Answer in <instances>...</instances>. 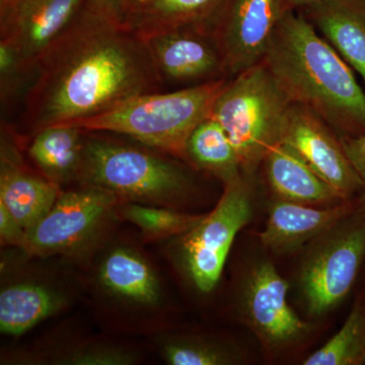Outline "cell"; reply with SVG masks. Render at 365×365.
I'll use <instances>...</instances> for the list:
<instances>
[{"mask_svg":"<svg viewBox=\"0 0 365 365\" xmlns=\"http://www.w3.org/2000/svg\"><path fill=\"white\" fill-rule=\"evenodd\" d=\"M360 196L328 206L275 199L269 207L266 227L259 235L260 241L276 254L297 251L349 215L359 203Z\"/></svg>","mask_w":365,"mask_h":365,"instance_id":"obj_14","label":"cell"},{"mask_svg":"<svg viewBox=\"0 0 365 365\" xmlns=\"http://www.w3.org/2000/svg\"><path fill=\"white\" fill-rule=\"evenodd\" d=\"M59 185L31 172L13 146L1 143L0 202L28 230L53 207L60 194Z\"/></svg>","mask_w":365,"mask_h":365,"instance_id":"obj_16","label":"cell"},{"mask_svg":"<svg viewBox=\"0 0 365 365\" xmlns=\"http://www.w3.org/2000/svg\"><path fill=\"white\" fill-rule=\"evenodd\" d=\"M160 81H203L225 71L222 54L215 43L182 29L143 36Z\"/></svg>","mask_w":365,"mask_h":365,"instance_id":"obj_13","label":"cell"},{"mask_svg":"<svg viewBox=\"0 0 365 365\" xmlns=\"http://www.w3.org/2000/svg\"><path fill=\"white\" fill-rule=\"evenodd\" d=\"M119 200L111 192L90 185L60 192L51 210L26 230L23 249L48 257L86 248L110 222Z\"/></svg>","mask_w":365,"mask_h":365,"instance_id":"obj_8","label":"cell"},{"mask_svg":"<svg viewBox=\"0 0 365 365\" xmlns=\"http://www.w3.org/2000/svg\"><path fill=\"white\" fill-rule=\"evenodd\" d=\"M216 0H150L140 19L128 24L139 35L182 29L193 23Z\"/></svg>","mask_w":365,"mask_h":365,"instance_id":"obj_25","label":"cell"},{"mask_svg":"<svg viewBox=\"0 0 365 365\" xmlns=\"http://www.w3.org/2000/svg\"><path fill=\"white\" fill-rule=\"evenodd\" d=\"M365 262V195L349 215L309 245L297 276L300 294L314 317L339 306Z\"/></svg>","mask_w":365,"mask_h":365,"instance_id":"obj_6","label":"cell"},{"mask_svg":"<svg viewBox=\"0 0 365 365\" xmlns=\"http://www.w3.org/2000/svg\"><path fill=\"white\" fill-rule=\"evenodd\" d=\"M289 6L287 0H234L215 38L225 71L235 76L263 61Z\"/></svg>","mask_w":365,"mask_h":365,"instance_id":"obj_12","label":"cell"},{"mask_svg":"<svg viewBox=\"0 0 365 365\" xmlns=\"http://www.w3.org/2000/svg\"><path fill=\"white\" fill-rule=\"evenodd\" d=\"M160 354L172 365H228L239 357L227 346L215 341L182 336H165L158 341Z\"/></svg>","mask_w":365,"mask_h":365,"instance_id":"obj_24","label":"cell"},{"mask_svg":"<svg viewBox=\"0 0 365 365\" xmlns=\"http://www.w3.org/2000/svg\"><path fill=\"white\" fill-rule=\"evenodd\" d=\"M341 143L344 146L348 158L351 160L353 167L361 179L365 195V135L346 136L339 135Z\"/></svg>","mask_w":365,"mask_h":365,"instance_id":"obj_28","label":"cell"},{"mask_svg":"<svg viewBox=\"0 0 365 365\" xmlns=\"http://www.w3.org/2000/svg\"><path fill=\"white\" fill-rule=\"evenodd\" d=\"M227 81L212 79L172 93H139L107 111L67 123L86 132H112L177 157H187V143L211 116Z\"/></svg>","mask_w":365,"mask_h":365,"instance_id":"obj_3","label":"cell"},{"mask_svg":"<svg viewBox=\"0 0 365 365\" xmlns=\"http://www.w3.org/2000/svg\"><path fill=\"white\" fill-rule=\"evenodd\" d=\"M123 1L124 0H86V9L113 20L124 21L120 16V7Z\"/></svg>","mask_w":365,"mask_h":365,"instance_id":"obj_29","label":"cell"},{"mask_svg":"<svg viewBox=\"0 0 365 365\" xmlns=\"http://www.w3.org/2000/svg\"><path fill=\"white\" fill-rule=\"evenodd\" d=\"M263 62L292 103L309 108L339 135H365L364 91L311 21L287 11Z\"/></svg>","mask_w":365,"mask_h":365,"instance_id":"obj_2","label":"cell"},{"mask_svg":"<svg viewBox=\"0 0 365 365\" xmlns=\"http://www.w3.org/2000/svg\"><path fill=\"white\" fill-rule=\"evenodd\" d=\"M88 11L86 0H1V41L36 72L46 53Z\"/></svg>","mask_w":365,"mask_h":365,"instance_id":"obj_9","label":"cell"},{"mask_svg":"<svg viewBox=\"0 0 365 365\" xmlns=\"http://www.w3.org/2000/svg\"><path fill=\"white\" fill-rule=\"evenodd\" d=\"M292 104L263 61L227 83L210 117L234 144L242 173L253 175L269 151L282 141Z\"/></svg>","mask_w":365,"mask_h":365,"instance_id":"obj_4","label":"cell"},{"mask_svg":"<svg viewBox=\"0 0 365 365\" xmlns=\"http://www.w3.org/2000/svg\"><path fill=\"white\" fill-rule=\"evenodd\" d=\"M66 306V295L46 283L25 280L6 285L0 292V332L18 337Z\"/></svg>","mask_w":365,"mask_h":365,"instance_id":"obj_19","label":"cell"},{"mask_svg":"<svg viewBox=\"0 0 365 365\" xmlns=\"http://www.w3.org/2000/svg\"><path fill=\"white\" fill-rule=\"evenodd\" d=\"M307 9L313 26L365 83V0H321Z\"/></svg>","mask_w":365,"mask_h":365,"instance_id":"obj_18","label":"cell"},{"mask_svg":"<svg viewBox=\"0 0 365 365\" xmlns=\"http://www.w3.org/2000/svg\"><path fill=\"white\" fill-rule=\"evenodd\" d=\"M160 83L143 36L86 11L38 63L25 116L35 132L71 123L157 91Z\"/></svg>","mask_w":365,"mask_h":365,"instance_id":"obj_1","label":"cell"},{"mask_svg":"<svg viewBox=\"0 0 365 365\" xmlns=\"http://www.w3.org/2000/svg\"><path fill=\"white\" fill-rule=\"evenodd\" d=\"M120 213L151 240L178 237L186 234L198 225L204 216L179 212L163 206L135 202H125L120 208Z\"/></svg>","mask_w":365,"mask_h":365,"instance_id":"obj_23","label":"cell"},{"mask_svg":"<svg viewBox=\"0 0 365 365\" xmlns=\"http://www.w3.org/2000/svg\"><path fill=\"white\" fill-rule=\"evenodd\" d=\"M304 364H365V295L355 302L338 333L309 355Z\"/></svg>","mask_w":365,"mask_h":365,"instance_id":"obj_22","label":"cell"},{"mask_svg":"<svg viewBox=\"0 0 365 365\" xmlns=\"http://www.w3.org/2000/svg\"><path fill=\"white\" fill-rule=\"evenodd\" d=\"M136 353L119 345H79L57 355L55 364L129 365L135 364Z\"/></svg>","mask_w":365,"mask_h":365,"instance_id":"obj_26","label":"cell"},{"mask_svg":"<svg viewBox=\"0 0 365 365\" xmlns=\"http://www.w3.org/2000/svg\"><path fill=\"white\" fill-rule=\"evenodd\" d=\"M252 215L251 189L242 177L225 184L215 208L189 232L178 237V262L199 292L208 294L215 289L235 237Z\"/></svg>","mask_w":365,"mask_h":365,"instance_id":"obj_7","label":"cell"},{"mask_svg":"<svg viewBox=\"0 0 365 365\" xmlns=\"http://www.w3.org/2000/svg\"><path fill=\"white\" fill-rule=\"evenodd\" d=\"M86 130L71 124L51 125L36 131L29 155L43 176L57 185L79 180Z\"/></svg>","mask_w":365,"mask_h":365,"instance_id":"obj_20","label":"cell"},{"mask_svg":"<svg viewBox=\"0 0 365 365\" xmlns=\"http://www.w3.org/2000/svg\"><path fill=\"white\" fill-rule=\"evenodd\" d=\"M287 1L290 6L307 7L321 1V0H287Z\"/></svg>","mask_w":365,"mask_h":365,"instance_id":"obj_30","label":"cell"},{"mask_svg":"<svg viewBox=\"0 0 365 365\" xmlns=\"http://www.w3.org/2000/svg\"><path fill=\"white\" fill-rule=\"evenodd\" d=\"M187 157L201 169L218 178L223 184L242 178V168L234 144L213 118L198 125L187 143Z\"/></svg>","mask_w":365,"mask_h":365,"instance_id":"obj_21","label":"cell"},{"mask_svg":"<svg viewBox=\"0 0 365 365\" xmlns=\"http://www.w3.org/2000/svg\"><path fill=\"white\" fill-rule=\"evenodd\" d=\"M79 181L107 190L126 202L167 206L181 202L191 189L176 163L138 150L86 137Z\"/></svg>","mask_w":365,"mask_h":365,"instance_id":"obj_5","label":"cell"},{"mask_svg":"<svg viewBox=\"0 0 365 365\" xmlns=\"http://www.w3.org/2000/svg\"><path fill=\"white\" fill-rule=\"evenodd\" d=\"M263 163L269 186L276 199L314 206L344 202L287 143L274 146Z\"/></svg>","mask_w":365,"mask_h":365,"instance_id":"obj_17","label":"cell"},{"mask_svg":"<svg viewBox=\"0 0 365 365\" xmlns=\"http://www.w3.org/2000/svg\"><path fill=\"white\" fill-rule=\"evenodd\" d=\"M287 290V281L269 261L257 263L245 281L242 319L266 347L292 344L309 331L288 304Z\"/></svg>","mask_w":365,"mask_h":365,"instance_id":"obj_11","label":"cell"},{"mask_svg":"<svg viewBox=\"0 0 365 365\" xmlns=\"http://www.w3.org/2000/svg\"><path fill=\"white\" fill-rule=\"evenodd\" d=\"M281 143L297 150L342 200H352L364 193L361 179L339 134L309 108L290 105Z\"/></svg>","mask_w":365,"mask_h":365,"instance_id":"obj_10","label":"cell"},{"mask_svg":"<svg viewBox=\"0 0 365 365\" xmlns=\"http://www.w3.org/2000/svg\"><path fill=\"white\" fill-rule=\"evenodd\" d=\"M97 282L103 294L118 304L150 311L163 302V287L157 271L137 250L116 246L103 256Z\"/></svg>","mask_w":365,"mask_h":365,"instance_id":"obj_15","label":"cell"},{"mask_svg":"<svg viewBox=\"0 0 365 365\" xmlns=\"http://www.w3.org/2000/svg\"><path fill=\"white\" fill-rule=\"evenodd\" d=\"M26 230L4 203L0 202V239L2 244L24 248L26 241Z\"/></svg>","mask_w":365,"mask_h":365,"instance_id":"obj_27","label":"cell"}]
</instances>
